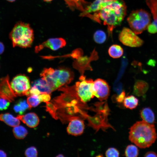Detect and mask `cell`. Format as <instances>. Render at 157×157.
I'll list each match as a JSON object with an SVG mask.
<instances>
[{"mask_svg": "<svg viewBox=\"0 0 157 157\" xmlns=\"http://www.w3.org/2000/svg\"><path fill=\"white\" fill-rule=\"evenodd\" d=\"M4 46L3 44L0 42V55L2 54L4 50Z\"/></svg>", "mask_w": 157, "mask_h": 157, "instance_id": "cell-34", "label": "cell"}, {"mask_svg": "<svg viewBox=\"0 0 157 157\" xmlns=\"http://www.w3.org/2000/svg\"><path fill=\"white\" fill-rule=\"evenodd\" d=\"M63 156H64L63 155L60 154H59L58 156H57V157H63Z\"/></svg>", "mask_w": 157, "mask_h": 157, "instance_id": "cell-39", "label": "cell"}, {"mask_svg": "<svg viewBox=\"0 0 157 157\" xmlns=\"http://www.w3.org/2000/svg\"><path fill=\"white\" fill-rule=\"evenodd\" d=\"M25 155L27 157H36L38 155L37 150L34 147H29L25 151Z\"/></svg>", "mask_w": 157, "mask_h": 157, "instance_id": "cell-26", "label": "cell"}, {"mask_svg": "<svg viewBox=\"0 0 157 157\" xmlns=\"http://www.w3.org/2000/svg\"><path fill=\"white\" fill-rule=\"evenodd\" d=\"M39 97L41 102L43 101L47 103L50 99V96L49 94L46 93L41 94L39 95Z\"/></svg>", "mask_w": 157, "mask_h": 157, "instance_id": "cell-31", "label": "cell"}, {"mask_svg": "<svg viewBox=\"0 0 157 157\" xmlns=\"http://www.w3.org/2000/svg\"><path fill=\"white\" fill-rule=\"evenodd\" d=\"M108 2H103L100 0H95L92 3L84 9L80 14V16H85L87 15L92 13L100 11L105 7Z\"/></svg>", "mask_w": 157, "mask_h": 157, "instance_id": "cell-14", "label": "cell"}, {"mask_svg": "<svg viewBox=\"0 0 157 157\" xmlns=\"http://www.w3.org/2000/svg\"><path fill=\"white\" fill-rule=\"evenodd\" d=\"M67 3H69L74 2L76 0H64Z\"/></svg>", "mask_w": 157, "mask_h": 157, "instance_id": "cell-36", "label": "cell"}, {"mask_svg": "<svg viewBox=\"0 0 157 157\" xmlns=\"http://www.w3.org/2000/svg\"><path fill=\"white\" fill-rule=\"evenodd\" d=\"M84 127L82 120L74 118L70 120L67 128V131L69 134L72 135H79L83 133Z\"/></svg>", "mask_w": 157, "mask_h": 157, "instance_id": "cell-12", "label": "cell"}, {"mask_svg": "<svg viewBox=\"0 0 157 157\" xmlns=\"http://www.w3.org/2000/svg\"><path fill=\"white\" fill-rule=\"evenodd\" d=\"M26 101L29 109L37 106L41 102L39 95H36L30 96L27 98Z\"/></svg>", "mask_w": 157, "mask_h": 157, "instance_id": "cell-24", "label": "cell"}, {"mask_svg": "<svg viewBox=\"0 0 157 157\" xmlns=\"http://www.w3.org/2000/svg\"><path fill=\"white\" fill-rule=\"evenodd\" d=\"M80 81L76 83L74 85L77 96L83 103H86L94 96L93 92V81L91 79H86L82 76Z\"/></svg>", "mask_w": 157, "mask_h": 157, "instance_id": "cell-6", "label": "cell"}, {"mask_svg": "<svg viewBox=\"0 0 157 157\" xmlns=\"http://www.w3.org/2000/svg\"><path fill=\"white\" fill-rule=\"evenodd\" d=\"M10 85L15 97L26 95L31 88L28 78L23 75L15 77L10 82Z\"/></svg>", "mask_w": 157, "mask_h": 157, "instance_id": "cell-7", "label": "cell"}, {"mask_svg": "<svg viewBox=\"0 0 157 157\" xmlns=\"http://www.w3.org/2000/svg\"><path fill=\"white\" fill-rule=\"evenodd\" d=\"M10 102L8 99L0 97V110L7 109L10 105Z\"/></svg>", "mask_w": 157, "mask_h": 157, "instance_id": "cell-28", "label": "cell"}, {"mask_svg": "<svg viewBox=\"0 0 157 157\" xmlns=\"http://www.w3.org/2000/svg\"><path fill=\"white\" fill-rule=\"evenodd\" d=\"M147 29L148 31L150 33L154 34L157 33V27L152 22L149 24Z\"/></svg>", "mask_w": 157, "mask_h": 157, "instance_id": "cell-30", "label": "cell"}, {"mask_svg": "<svg viewBox=\"0 0 157 157\" xmlns=\"http://www.w3.org/2000/svg\"><path fill=\"white\" fill-rule=\"evenodd\" d=\"M149 88L148 84L144 81L138 80L136 81L134 85L133 93L138 96H141L147 91Z\"/></svg>", "mask_w": 157, "mask_h": 157, "instance_id": "cell-15", "label": "cell"}, {"mask_svg": "<svg viewBox=\"0 0 157 157\" xmlns=\"http://www.w3.org/2000/svg\"><path fill=\"white\" fill-rule=\"evenodd\" d=\"M38 89L40 94H50L53 91L46 81L41 78L35 81L32 86Z\"/></svg>", "mask_w": 157, "mask_h": 157, "instance_id": "cell-17", "label": "cell"}, {"mask_svg": "<svg viewBox=\"0 0 157 157\" xmlns=\"http://www.w3.org/2000/svg\"><path fill=\"white\" fill-rule=\"evenodd\" d=\"M9 37L13 47H28L33 40V31L29 24L19 22L15 25Z\"/></svg>", "mask_w": 157, "mask_h": 157, "instance_id": "cell-4", "label": "cell"}, {"mask_svg": "<svg viewBox=\"0 0 157 157\" xmlns=\"http://www.w3.org/2000/svg\"><path fill=\"white\" fill-rule=\"evenodd\" d=\"M119 41L124 45L131 47H139L142 45L143 41L131 29L123 28L119 35Z\"/></svg>", "mask_w": 157, "mask_h": 157, "instance_id": "cell-8", "label": "cell"}, {"mask_svg": "<svg viewBox=\"0 0 157 157\" xmlns=\"http://www.w3.org/2000/svg\"><path fill=\"white\" fill-rule=\"evenodd\" d=\"M102 2H107L109 1H114L116 0H100Z\"/></svg>", "mask_w": 157, "mask_h": 157, "instance_id": "cell-37", "label": "cell"}, {"mask_svg": "<svg viewBox=\"0 0 157 157\" xmlns=\"http://www.w3.org/2000/svg\"><path fill=\"white\" fill-rule=\"evenodd\" d=\"M144 156L145 157H157V154L154 151H149L146 153Z\"/></svg>", "mask_w": 157, "mask_h": 157, "instance_id": "cell-33", "label": "cell"}, {"mask_svg": "<svg viewBox=\"0 0 157 157\" xmlns=\"http://www.w3.org/2000/svg\"><path fill=\"white\" fill-rule=\"evenodd\" d=\"M40 76L53 91L69 83L73 79L74 76L73 73L69 69H54L51 68L44 69Z\"/></svg>", "mask_w": 157, "mask_h": 157, "instance_id": "cell-3", "label": "cell"}, {"mask_svg": "<svg viewBox=\"0 0 157 157\" xmlns=\"http://www.w3.org/2000/svg\"><path fill=\"white\" fill-rule=\"evenodd\" d=\"M6 154L4 151L0 150V157H6Z\"/></svg>", "mask_w": 157, "mask_h": 157, "instance_id": "cell-35", "label": "cell"}, {"mask_svg": "<svg viewBox=\"0 0 157 157\" xmlns=\"http://www.w3.org/2000/svg\"><path fill=\"white\" fill-rule=\"evenodd\" d=\"M146 3L153 17L152 23L157 27V0H146Z\"/></svg>", "mask_w": 157, "mask_h": 157, "instance_id": "cell-20", "label": "cell"}, {"mask_svg": "<svg viewBox=\"0 0 157 157\" xmlns=\"http://www.w3.org/2000/svg\"><path fill=\"white\" fill-rule=\"evenodd\" d=\"M139 154V150L137 147L133 144L128 145L126 147L125 155L126 157H136Z\"/></svg>", "mask_w": 157, "mask_h": 157, "instance_id": "cell-23", "label": "cell"}, {"mask_svg": "<svg viewBox=\"0 0 157 157\" xmlns=\"http://www.w3.org/2000/svg\"><path fill=\"white\" fill-rule=\"evenodd\" d=\"M43 0L45 1L49 2V1H52V0Z\"/></svg>", "mask_w": 157, "mask_h": 157, "instance_id": "cell-40", "label": "cell"}, {"mask_svg": "<svg viewBox=\"0 0 157 157\" xmlns=\"http://www.w3.org/2000/svg\"><path fill=\"white\" fill-rule=\"evenodd\" d=\"M6 0L7 1H8L11 2H14L16 0Z\"/></svg>", "mask_w": 157, "mask_h": 157, "instance_id": "cell-38", "label": "cell"}, {"mask_svg": "<svg viewBox=\"0 0 157 157\" xmlns=\"http://www.w3.org/2000/svg\"><path fill=\"white\" fill-rule=\"evenodd\" d=\"M140 115L143 120L150 124H153L154 123V115L150 108L146 107L143 108L140 111Z\"/></svg>", "mask_w": 157, "mask_h": 157, "instance_id": "cell-18", "label": "cell"}, {"mask_svg": "<svg viewBox=\"0 0 157 157\" xmlns=\"http://www.w3.org/2000/svg\"><path fill=\"white\" fill-rule=\"evenodd\" d=\"M109 56L112 58H117L120 57L123 53L122 48L117 44H113L110 47L108 50Z\"/></svg>", "mask_w": 157, "mask_h": 157, "instance_id": "cell-19", "label": "cell"}, {"mask_svg": "<svg viewBox=\"0 0 157 157\" xmlns=\"http://www.w3.org/2000/svg\"><path fill=\"white\" fill-rule=\"evenodd\" d=\"M151 21V14L141 9L133 10L127 18L130 28L137 35L141 34L147 29Z\"/></svg>", "mask_w": 157, "mask_h": 157, "instance_id": "cell-5", "label": "cell"}, {"mask_svg": "<svg viewBox=\"0 0 157 157\" xmlns=\"http://www.w3.org/2000/svg\"><path fill=\"white\" fill-rule=\"evenodd\" d=\"M93 92L94 96L101 101L107 99L110 94V87L105 80L97 78L93 81Z\"/></svg>", "mask_w": 157, "mask_h": 157, "instance_id": "cell-9", "label": "cell"}, {"mask_svg": "<svg viewBox=\"0 0 157 157\" xmlns=\"http://www.w3.org/2000/svg\"><path fill=\"white\" fill-rule=\"evenodd\" d=\"M123 102L124 106L126 108L133 109L138 106V100L134 96L131 95L125 97Z\"/></svg>", "mask_w": 157, "mask_h": 157, "instance_id": "cell-21", "label": "cell"}, {"mask_svg": "<svg viewBox=\"0 0 157 157\" xmlns=\"http://www.w3.org/2000/svg\"><path fill=\"white\" fill-rule=\"evenodd\" d=\"M17 117L30 128L36 127L39 122L38 117L34 113H29L24 115H19Z\"/></svg>", "mask_w": 157, "mask_h": 157, "instance_id": "cell-13", "label": "cell"}, {"mask_svg": "<svg viewBox=\"0 0 157 157\" xmlns=\"http://www.w3.org/2000/svg\"><path fill=\"white\" fill-rule=\"evenodd\" d=\"M126 12V6L124 2L122 0H116L109 2L102 10L93 15L89 14L88 17L98 22H101V19L104 24L107 26L110 33L115 27L121 24Z\"/></svg>", "mask_w": 157, "mask_h": 157, "instance_id": "cell-1", "label": "cell"}, {"mask_svg": "<svg viewBox=\"0 0 157 157\" xmlns=\"http://www.w3.org/2000/svg\"><path fill=\"white\" fill-rule=\"evenodd\" d=\"M93 38L96 43L101 44L105 41L106 36L104 31L99 30L97 31L94 33L93 35Z\"/></svg>", "mask_w": 157, "mask_h": 157, "instance_id": "cell-25", "label": "cell"}, {"mask_svg": "<svg viewBox=\"0 0 157 157\" xmlns=\"http://www.w3.org/2000/svg\"><path fill=\"white\" fill-rule=\"evenodd\" d=\"M119 152L116 149L111 147L108 148L105 153L106 157H119Z\"/></svg>", "mask_w": 157, "mask_h": 157, "instance_id": "cell-27", "label": "cell"}, {"mask_svg": "<svg viewBox=\"0 0 157 157\" xmlns=\"http://www.w3.org/2000/svg\"><path fill=\"white\" fill-rule=\"evenodd\" d=\"M156 138L154 124L143 120L136 122L130 129L129 140L140 148L149 147L154 142Z\"/></svg>", "mask_w": 157, "mask_h": 157, "instance_id": "cell-2", "label": "cell"}, {"mask_svg": "<svg viewBox=\"0 0 157 157\" xmlns=\"http://www.w3.org/2000/svg\"><path fill=\"white\" fill-rule=\"evenodd\" d=\"M0 97L8 99L10 102L14 100L15 97L11 88L8 75L0 79Z\"/></svg>", "mask_w": 157, "mask_h": 157, "instance_id": "cell-10", "label": "cell"}, {"mask_svg": "<svg viewBox=\"0 0 157 157\" xmlns=\"http://www.w3.org/2000/svg\"><path fill=\"white\" fill-rule=\"evenodd\" d=\"M125 94L124 91L122 92L116 97V100L119 103L123 101L125 98Z\"/></svg>", "mask_w": 157, "mask_h": 157, "instance_id": "cell-32", "label": "cell"}, {"mask_svg": "<svg viewBox=\"0 0 157 157\" xmlns=\"http://www.w3.org/2000/svg\"><path fill=\"white\" fill-rule=\"evenodd\" d=\"M19 120L9 113L0 114V120L11 127L19 125L20 124Z\"/></svg>", "mask_w": 157, "mask_h": 157, "instance_id": "cell-16", "label": "cell"}, {"mask_svg": "<svg viewBox=\"0 0 157 157\" xmlns=\"http://www.w3.org/2000/svg\"><path fill=\"white\" fill-rule=\"evenodd\" d=\"M17 104L21 108L23 113L27 109L29 108L28 105L25 100H20Z\"/></svg>", "mask_w": 157, "mask_h": 157, "instance_id": "cell-29", "label": "cell"}, {"mask_svg": "<svg viewBox=\"0 0 157 157\" xmlns=\"http://www.w3.org/2000/svg\"><path fill=\"white\" fill-rule=\"evenodd\" d=\"M66 44L65 40L62 38H51L43 42L35 48L36 52H38L43 48H48L52 50H56L65 46Z\"/></svg>", "mask_w": 157, "mask_h": 157, "instance_id": "cell-11", "label": "cell"}, {"mask_svg": "<svg viewBox=\"0 0 157 157\" xmlns=\"http://www.w3.org/2000/svg\"><path fill=\"white\" fill-rule=\"evenodd\" d=\"M13 133L15 137L19 139L24 138L28 134L26 129L22 126H17L14 127Z\"/></svg>", "mask_w": 157, "mask_h": 157, "instance_id": "cell-22", "label": "cell"}]
</instances>
